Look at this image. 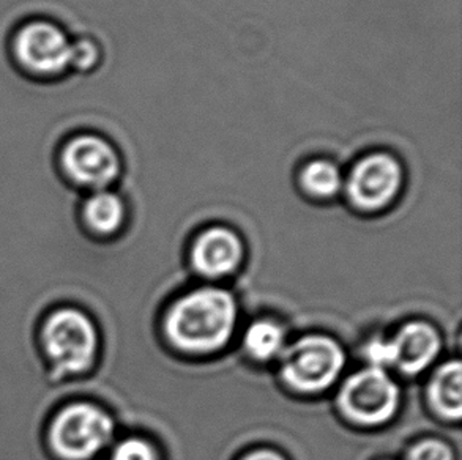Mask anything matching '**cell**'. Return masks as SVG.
<instances>
[{
	"mask_svg": "<svg viewBox=\"0 0 462 460\" xmlns=\"http://www.w3.org/2000/svg\"><path fill=\"white\" fill-rule=\"evenodd\" d=\"M237 306L229 292L206 287L175 301L166 318L168 336L188 352H213L231 339Z\"/></svg>",
	"mask_w": 462,
	"mask_h": 460,
	"instance_id": "cell-1",
	"label": "cell"
},
{
	"mask_svg": "<svg viewBox=\"0 0 462 460\" xmlns=\"http://www.w3.org/2000/svg\"><path fill=\"white\" fill-rule=\"evenodd\" d=\"M42 347L59 375H79L94 366L98 354V331L92 318L78 308L51 312L42 327Z\"/></svg>",
	"mask_w": 462,
	"mask_h": 460,
	"instance_id": "cell-2",
	"label": "cell"
},
{
	"mask_svg": "<svg viewBox=\"0 0 462 460\" xmlns=\"http://www.w3.org/2000/svg\"><path fill=\"white\" fill-rule=\"evenodd\" d=\"M114 421L88 402L65 405L51 419L48 445L59 460H92L113 440Z\"/></svg>",
	"mask_w": 462,
	"mask_h": 460,
	"instance_id": "cell-3",
	"label": "cell"
},
{
	"mask_svg": "<svg viewBox=\"0 0 462 460\" xmlns=\"http://www.w3.org/2000/svg\"><path fill=\"white\" fill-rule=\"evenodd\" d=\"M13 56L25 73L52 79L71 69L73 43L62 27L35 19L21 25L14 33Z\"/></svg>",
	"mask_w": 462,
	"mask_h": 460,
	"instance_id": "cell-4",
	"label": "cell"
},
{
	"mask_svg": "<svg viewBox=\"0 0 462 460\" xmlns=\"http://www.w3.org/2000/svg\"><path fill=\"white\" fill-rule=\"evenodd\" d=\"M344 363L346 354L337 341L311 335L299 339L284 354L282 377L300 391H322L339 377Z\"/></svg>",
	"mask_w": 462,
	"mask_h": 460,
	"instance_id": "cell-5",
	"label": "cell"
},
{
	"mask_svg": "<svg viewBox=\"0 0 462 460\" xmlns=\"http://www.w3.org/2000/svg\"><path fill=\"white\" fill-rule=\"evenodd\" d=\"M339 405L356 423H387L398 410L400 388L383 369L371 366L346 380L339 391Z\"/></svg>",
	"mask_w": 462,
	"mask_h": 460,
	"instance_id": "cell-6",
	"label": "cell"
},
{
	"mask_svg": "<svg viewBox=\"0 0 462 460\" xmlns=\"http://www.w3.org/2000/svg\"><path fill=\"white\" fill-rule=\"evenodd\" d=\"M63 174L76 187L106 189L120 172L117 152L106 139L84 133L69 137L59 155Z\"/></svg>",
	"mask_w": 462,
	"mask_h": 460,
	"instance_id": "cell-7",
	"label": "cell"
},
{
	"mask_svg": "<svg viewBox=\"0 0 462 460\" xmlns=\"http://www.w3.org/2000/svg\"><path fill=\"white\" fill-rule=\"evenodd\" d=\"M401 183L400 162L387 153H375L356 162L347 181V193L358 208L379 210L396 198Z\"/></svg>",
	"mask_w": 462,
	"mask_h": 460,
	"instance_id": "cell-8",
	"label": "cell"
},
{
	"mask_svg": "<svg viewBox=\"0 0 462 460\" xmlns=\"http://www.w3.org/2000/svg\"><path fill=\"white\" fill-rule=\"evenodd\" d=\"M244 255L242 242L231 230L213 227L198 238L193 248V263L204 276L218 278L237 268Z\"/></svg>",
	"mask_w": 462,
	"mask_h": 460,
	"instance_id": "cell-9",
	"label": "cell"
},
{
	"mask_svg": "<svg viewBox=\"0 0 462 460\" xmlns=\"http://www.w3.org/2000/svg\"><path fill=\"white\" fill-rule=\"evenodd\" d=\"M394 366L404 373H419L430 366L440 350V337L431 325L409 322L392 339Z\"/></svg>",
	"mask_w": 462,
	"mask_h": 460,
	"instance_id": "cell-10",
	"label": "cell"
},
{
	"mask_svg": "<svg viewBox=\"0 0 462 460\" xmlns=\"http://www.w3.org/2000/svg\"><path fill=\"white\" fill-rule=\"evenodd\" d=\"M125 206L117 194L94 191L82 206V221L97 235H113L124 225Z\"/></svg>",
	"mask_w": 462,
	"mask_h": 460,
	"instance_id": "cell-11",
	"label": "cell"
},
{
	"mask_svg": "<svg viewBox=\"0 0 462 460\" xmlns=\"http://www.w3.org/2000/svg\"><path fill=\"white\" fill-rule=\"evenodd\" d=\"M430 398L434 409L448 419L462 415V367L459 361L445 363L432 377Z\"/></svg>",
	"mask_w": 462,
	"mask_h": 460,
	"instance_id": "cell-12",
	"label": "cell"
},
{
	"mask_svg": "<svg viewBox=\"0 0 462 460\" xmlns=\"http://www.w3.org/2000/svg\"><path fill=\"white\" fill-rule=\"evenodd\" d=\"M282 345L284 331L280 325L272 320L254 322L245 335L246 352L256 360L265 361L273 358L282 352Z\"/></svg>",
	"mask_w": 462,
	"mask_h": 460,
	"instance_id": "cell-13",
	"label": "cell"
},
{
	"mask_svg": "<svg viewBox=\"0 0 462 460\" xmlns=\"http://www.w3.org/2000/svg\"><path fill=\"white\" fill-rule=\"evenodd\" d=\"M301 183L308 193L316 198H331L339 191L343 179L335 164L318 160L310 162L305 168L301 174Z\"/></svg>",
	"mask_w": 462,
	"mask_h": 460,
	"instance_id": "cell-14",
	"label": "cell"
},
{
	"mask_svg": "<svg viewBox=\"0 0 462 460\" xmlns=\"http://www.w3.org/2000/svg\"><path fill=\"white\" fill-rule=\"evenodd\" d=\"M111 460H158L155 449L141 438H125L114 448Z\"/></svg>",
	"mask_w": 462,
	"mask_h": 460,
	"instance_id": "cell-15",
	"label": "cell"
},
{
	"mask_svg": "<svg viewBox=\"0 0 462 460\" xmlns=\"http://www.w3.org/2000/svg\"><path fill=\"white\" fill-rule=\"evenodd\" d=\"M409 460H453V451L444 442L430 438L411 449Z\"/></svg>",
	"mask_w": 462,
	"mask_h": 460,
	"instance_id": "cell-16",
	"label": "cell"
},
{
	"mask_svg": "<svg viewBox=\"0 0 462 460\" xmlns=\"http://www.w3.org/2000/svg\"><path fill=\"white\" fill-rule=\"evenodd\" d=\"M97 62H98V50H97V46L92 41L84 40V41L73 43L71 69L86 71V69H94Z\"/></svg>",
	"mask_w": 462,
	"mask_h": 460,
	"instance_id": "cell-17",
	"label": "cell"
},
{
	"mask_svg": "<svg viewBox=\"0 0 462 460\" xmlns=\"http://www.w3.org/2000/svg\"><path fill=\"white\" fill-rule=\"evenodd\" d=\"M366 356L374 367L383 369V366H387V364H393L394 354L392 339L390 341H385V339L371 341L366 345Z\"/></svg>",
	"mask_w": 462,
	"mask_h": 460,
	"instance_id": "cell-18",
	"label": "cell"
},
{
	"mask_svg": "<svg viewBox=\"0 0 462 460\" xmlns=\"http://www.w3.org/2000/svg\"><path fill=\"white\" fill-rule=\"evenodd\" d=\"M244 460H286L282 455H278L272 449H259L251 453L250 455H246Z\"/></svg>",
	"mask_w": 462,
	"mask_h": 460,
	"instance_id": "cell-19",
	"label": "cell"
}]
</instances>
